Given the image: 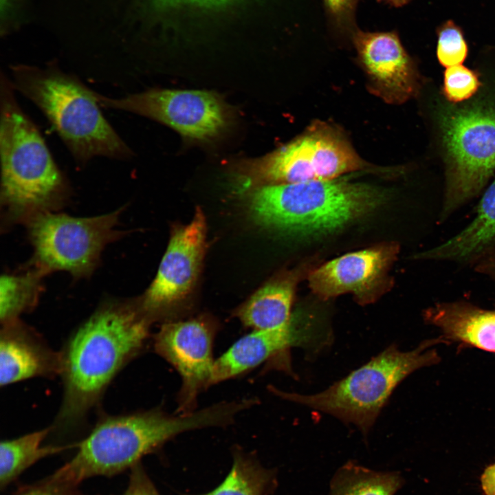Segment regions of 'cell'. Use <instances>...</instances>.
<instances>
[{
  "label": "cell",
  "mask_w": 495,
  "mask_h": 495,
  "mask_svg": "<svg viewBox=\"0 0 495 495\" xmlns=\"http://www.w3.org/2000/svg\"><path fill=\"white\" fill-rule=\"evenodd\" d=\"M481 485L485 495H495V463L485 470Z\"/></svg>",
  "instance_id": "29"
},
{
  "label": "cell",
  "mask_w": 495,
  "mask_h": 495,
  "mask_svg": "<svg viewBox=\"0 0 495 495\" xmlns=\"http://www.w3.org/2000/svg\"><path fill=\"white\" fill-rule=\"evenodd\" d=\"M448 341L495 353V311L465 302L436 305L426 313Z\"/></svg>",
  "instance_id": "17"
},
{
  "label": "cell",
  "mask_w": 495,
  "mask_h": 495,
  "mask_svg": "<svg viewBox=\"0 0 495 495\" xmlns=\"http://www.w3.org/2000/svg\"><path fill=\"white\" fill-rule=\"evenodd\" d=\"M10 0H1V8H6Z\"/></svg>",
  "instance_id": "33"
},
{
  "label": "cell",
  "mask_w": 495,
  "mask_h": 495,
  "mask_svg": "<svg viewBox=\"0 0 495 495\" xmlns=\"http://www.w3.org/2000/svg\"><path fill=\"white\" fill-rule=\"evenodd\" d=\"M351 37L358 60L375 94L396 104L418 94V72L396 31L365 32L357 28Z\"/></svg>",
  "instance_id": "14"
},
{
  "label": "cell",
  "mask_w": 495,
  "mask_h": 495,
  "mask_svg": "<svg viewBox=\"0 0 495 495\" xmlns=\"http://www.w3.org/2000/svg\"><path fill=\"white\" fill-rule=\"evenodd\" d=\"M305 273L303 267L297 268L270 281L237 309V318L243 324L253 330L285 324L292 318L296 287Z\"/></svg>",
  "instance_id": "18"
},
{
  "label": "cell",
  "mask_w": 495,
  "mask_h": 495,
  "mask_svg": "<svg viewBox=\"0 0 495 495\" xmlns=\"http://www.w3.org/2000/svg\"><path fill=\"white\" fill-rule=\"evenodd\" d=\"M168 1H195V2H201V3H215V2H219L223 0H168Z\"/></svg>",
  "instance_id": "32"
},
{
  "label": "cell",
  "mask_w": 495,
  "mask_h": 495,
  "mask_svg": "<svg viewBox=\"0 0 495 495\" xmlns=\"http://www.w3.org/2000/svg\"><path fill=\"white\" fill-rule=\"evenodd\" d=\"M358 0H323L327 15L337 31L351 36L358 28L355 11Z\"/></svg>",
  "instance_id": "26"
},
{
  "label": "cell",
  "mask_w": 495,
  "mask_h": 495,
  "mask_svg": "<svg viewBox=\"0 0 495 495\" xmlns=\"http://www.w3.org/2000/svg\"><path fill=\"white\" fill-rule=\"evenodd\" d=\"M129 470L128 485L122 495H160L141 462Z\"/></svg>",
  "instance_id": "28"
},
{
  "label": "cell",
  "mask_w": 495,
  "mask_h": 495,
  "mask_svg": "<svg viewBox=\"0 0 495 495\" xmlns=\"http://www.w3.org/2000/svg\"><path fill=\"white\" fill-rule=\"evenodd\" d=\"M15 91L52 124L73 158L85 165L96 157L126 160L132 151L102 114L96 91L55 65L12 67Z\"/></svg>",
  "instance_id": "4"
},
{
  "label": "cell",
  "mask_w": 495,
  "mask_h": 495,
  "mask_svg": "<svg viewBox=\"0 0 495 495\" xmlns=\"http://www.w3.org/2000/svg\"><path fill=\"white\" fill-rule=\"evenodd\" d=\"M15 274H4L0 279L1 324L19 318L37 305L43 289L42 270L28 265Z\"/></svg>",
  "instance_id": "22"
},
{
  "label": "cell",
  "mask_w": 495,
  "mask_h": 495,
  "mask_svg": "<svg viewBox=\"0 0 495 495\" xmlns=\"http://www.w3.org/2000/svg\"><path fill=\"white\" fill-rule=\"evenodd\" d=\"M379 2H384L390 6L399 8L406 5L410 0H377Z\"/></svg>",
  "instance_id": "31"
},
{
  "label": "cell",
  "mask_w": 495,
  "mask_h": 495,
  "mask_svg": "<svg viewBox=\"0 0 495 495\" xmlns=\"http://www.w3.org/2000/svg\"><path fill=\"white\" fill-rule=\"evenodd\" d=\"M152 320L137 301L103 303L76 330L61 353L63 394L54 427L82 423L121 369L144 348Z\"/></svg>",
  "instance_id": "1"
},
{
  "label": "cell",
  "mask_w": 495,
  "mask_h": 495,
  "mask_svg": "<svg viewBox=\"0 0 495 495\" xmlns=\"http://www.w3.org/2000/svg\"><path fill=\"white\" fill-rule=\"evenodd\" d=\"M122 211L120 208L91 217L56 212L33 216L24 223L33 247L29 265L46 274L59 270L76 278L87 277L98 265L104 248L126 233L116 229Z\"/></svg>",
  "instance_id": "8"
},
{
  "label": "cell",
  "mask_w": 495,
  "mask_h": 495,
  "mask_svg": "<svg viewBox=\"0 0 495 495\" xmlns=\"http://www.w3.org/2000/svg\"><path fill=\"white\" fill-rule=\"evenodd\" d=\"M245 166L250 184L268 185L336 179L367 165L341 132L318 122Z\"/></svg>",
  "instance_id": "9"
},
{
  "label": "cell",
  "mask_w": 495,
  "mask_h": 495,
  "mask_svg": "<svg viewBox=\"0 0 495 495\" xmlns=\"http://www.w3.org/2000/svg\"><path fill=\"white\" fill-rule=\"evenodd\" d=\"M398 252L388 243L345 254L309 272V286L324 300L351 294L362 305L373 303L390 287L388 272Z\"/></svg>",
  "instance_id": "12"
},
{
  "label": "cell",
  "mask_w": 495,
  "mask_h": 495,
  "mask_svg": "<svg viewBox=\"0 0 495 495\" xmlns=\"http://www.w3.org/2000/svg\"><path fill=\"white\" fill-rule=\"evenodd\" d=\"M426 341L410 351L390 346L325 390L311 395L272 390L281 397L352 424L366 435L396 386L409 374L438 362Z\"/></svg>",
  "instance_id": "6"
},
{
  "label": "cell",
  "mask_w": 495,
  "mask_h": 495,
  "mask_svg": "<svg viewBox=\"0 0 495 495\" xmlns=\"http://www.w3.org/2000/svg\"><path fill=\"white\" fill-rule=\"evenodd\" d=\"M206 221L197 210L192 220L173 234L157 274L140 304L153 322L191 290L204 252Z\"/></svg>",
  "instance_id": "13"
},
{
  "label": "cell",
  "mask_w": 495,
  "mask_h": 495,
  "mask_svg": "<svg viewBox=\"0 0 495 495\" xmlns=\"http://www.w3.org/2000/svg\"><path fill=\"white\" fill-rule=\"evenodd\" d=\"M78 486L49 476L38 483L22 489L14 495H89L84 493Z\"/></svg>",
  "instance_id": "27"
},
{
  "label": "cell",
  "mask_w": 495,
  "mask_h": 495,
  "mask_svg": "<svg viewBox=\"0 0 495 495\" xmlns=\"http://www.w3.org/2000/svg\"><path fill=\"white\" fill-rule=\"evenodd\" d=\"M329 338L299 324L294 316L280 327L253 330L215 360L212 385L243 374L275 356L285 355L291 347L320 346Z\"/></svg>",
  "instance_id": "15"
},
{
  "label": "cell",
  "mask_w": 495,
  "mask_h": 495,
  "mask_svg": "<svg viewBox=\"0 0 495 495\" xmlns=\"http://www.w3.org/2000/svg\"><path fill=\"white\" fill-rule=\"evenodd\" d=\"M403 483L399 472L376 471L349 461L331 478L329 495H395Z\"/></svg>",
  "instance_id": "21"
},
{
  "label": "cell",
  "mask_w": 495,
  "mask_h": 495,
  "mask_svg": "<svg viewBox=\"0 0 495 495\" xmlns=\"http://www.w3.org/2000/svg\"><path fill=\"white\" fill-rule=\"evenodd\" d=\"M437 36L439 63L446 68L463 63L468 56V47L461 28L448 21L439 28Z\"/></svg>",
  "instance_id": "25"
},
{
  "label": "cell",
  "mask_w": 495,
  "mask_h": 495,
  "mask_svg": "<svg viewBox=\"0 0 495 495\" xmlns=\"http://www.w3.org/2000/svg\"><path fill=\"white\" fill-rule=\"evenodd\" d=\"M495 245V179L483 194L473 221L456 236L419 256L434 260L468 261Z\"/></svg>",
  "instance_id": "19"
},
{
  "label": "cell",
  "mask_w": 495,
  "mask_h": 495,
  "mask_svg": "<svg viewBox=\"0 0 495 495\" xmlns=\"http://www.w3.org/2000/svg\"><path fill=\"white\" fill-rule=\"evenodd\" d=\"M216 330L209 320L195 318L165 322L154 336L155 351L175 368L182 380L178 414L195 411L199 395L212 385Z\"/></svg>",
  "instance_id": "11"
},
{
  "label": "cell",
  "mask_w": 495,
  "mask_h": 495,
  "mask_svg": "<svg viewBox=\"0 0 495 495\" xmlns=\"http://www.w3.org/2000/svg\"><path fill=\"white\" fill-rule=\"evenodd\" d=\"M12 81L0 77L1 204L4 223H25L56 212L71 192L38 128L15 97Z\"/></svg>",
  "instance_id": "3"
},
{
  "label": "cell",
  "mask_w": 495,
  "mask_h": 495,
  "mask_svg": "<svg viewBox=\"0 0 495 495\" xmlns=\"http://www.w3.org/2000/svg\"><path fill=\"white\" fill-rule=\"evenodd\" d=\"M438 125L446 164L442 216L479 192L495 171V104L440 107Z\"/></svg>",
  "instance_id": "7"
},
{
  "label": "cell",
  "mask_w": 495,
  "mask_h": 495,
  "mask_svg": "<svg viewBox=\"0 0 495 495\" xmlns=\"http://www.w3.org/2000/svg\"><path fill=\"white\" fill-rule=\"evenodd\" d=\"M481 270L495 277V254L485 261V264H483Z\"/></svg>",
  "instance_id": "30"
},
{
  "label": "cell",
  "mask_w": 495,
  "mask_h": 495,
  "mask_svg": "<svg viewBox=\"0 0 495 495\" xmlns=\"http://www.w3.org/2000/svg\"><path fill=\"white\" fill-rule=\"evenodd\" d=\"M276 486L274 470L264 468L252 456L236 450L230 471L223 482L199 495H270Z\"/></svg>",
  "instance_id": "23"
},
{
  "label": "cell",
  "mask_w": 495,
  "mask_h": 495,
  "mask_svg": "<svg viewBox=\"0 0 495 495\" xmlns=\"http://www.w3.org/2000/svg\"><path fill=\"white\" fill-rule=\"evenodd\" d=\"M52 430V427L45 428L1 441V490L8 486L23 472L42 459L76 448L77 443L65 446H43V441Z\"/></svg>",
  "instance_id": "20"
},
{
  "label": "cell",
  "mask_w": 495,
  "mask_h": 495,
  "mask_svg": "<svg viewBox=\"0 0 495 495\" xmlns=\"http://www.w3.org/2000/svg\"><path fill=\"white\" fill-rule=\"evenodd\" d=\"M481 85L478 74L463 65L446 68L443 73L442 94L452 104L463 102L474 96Z\"/></svg>",
  "instance_id": "24"
},
{
  "label": "cell",
  "mask_w": 495,
  "mask_h": 495,
  "mask_svg": "<svg viewBox=\"0 0 495 495\" xmlns=\"http://www.w3.org/2000/svg\"><path fill=\"white\" fill-rule=\"evenodd\" d=\"M96 96L102 107L146 117L195 140L216 136L227 122L224 104L210 91L151 89L121 98L96 91Z\"/></svg>",
  "instance_id": "10"
},
{
  "label": "cell",
  "mask_w": 495,
  "mask_h": 495,
  "mask_svg": "<svg viewBox=\"0 0 495 495\" xmlns=\"http://www.w3.org/2000/svg\"><path fill=\"white\" fill-rule=\"evenodd\" d=\"M385 189L341 177L329 181L263 185L250 208L261 225L299 234L329 233L373 212L388 200Z\"/></svg>",
  "instance_id": "5"
},
{
  "label": "cell",
  "mask_w": 495,
  "mask_h": 495,
  "mask_svg": "<svg viewBox=\"0 0 495 495\" xmlns=\"http://www.w3.org/2000/svg\"><path fill=\"white\" fill-rule=\"evenodd\" d=\"M237 414L233 402H223L188 414L173 415L157 408L104 417L77 443L75 455L50 476L77 485L94 476H113L130 470L177 435L226 426Z\"/></svg>",
  "instance_id": "2"
},
{
  "label": "cell",
  "mask_w": 495,
  "mask_h": 495,
  "mask_svg": "<svg viewBox=\"0 0 495 495\" xmlns=\"http://www.w3.org/2000/svg\"><path fill=\"white\" fill-rule=\"evenodd\" d=\"M61 353L19 318L1 324L0 386L34 377L60 375Z\"/></svg>",
  "instance_id": "16"
}]
</instances>
